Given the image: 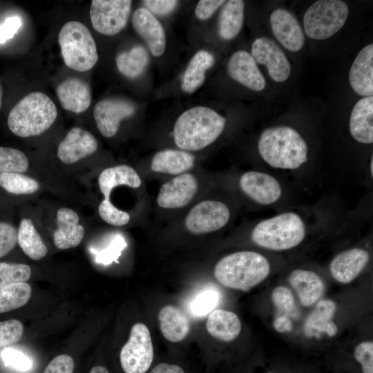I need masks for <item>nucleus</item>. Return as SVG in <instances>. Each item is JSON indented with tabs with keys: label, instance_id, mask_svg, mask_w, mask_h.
Listing matches in <instances>:
<instances>
[{
	"label": "nucleus",
	"instance_id": "obj_1",
	"mask_svg": "<svg viewBox=\"0 0 373 373\" xmlns=\"http://www.w3.org/2000/svg\"><path fill=\"white\" fill-rule=\"evenodd\" d=\"M258 150L262 160L276 169H296L308 160L305 140L296 130L287 126L265 129L259 137Z\"/></svg>",
	"mask_w": 373,
	"mask_h": 373
},
{
	"label": "nucleus",
	"instance_id": "obj_2",
	"mask_svg": "<svg viewBox=\"0 0 373 373\" xmlns=\"http://www.w3.org/2000/svg\"><path fill=\"white\" fill-rule=\"evenodd\" d=\"M226 119L206 106H195L183 112L173 128L177 146L183 151H198L214 142L222 133Z\"/></svg>",
	"mask_w": 373,
	"mask_h": 373
},
{
	"label": "nucleus",
	"instance_id": "obj_3",
	"mask_svg": "<svg viewBox=\"0 0 373 373\" xmlns=\"http://www.w3.org/2000/svg\"><path fill=\"white\" fill-rule=\"evenodd\" d=\"M270 265L262 254L251 251L230 254L214 267V276L224 287L247 291L269 274Z\"/></svg>",
	"mask_w": 373,
	"mask_h": 373
},
{
	"label": "nucleus",
	"instance_id": "obj_4",
	"mask_svg": "<svg viewBox=\"0 0 373 373\" xmlns=\"http://www.w3.org/2000/svg\"><path fill=\"white\" fill-rule=\"evenodd\" d=\"M57 117L55 103L46 94L35 91L19 100L8 117L10 130L21 137L37 136L47 131Z\"/></svg>",
	"mask_w": 373,
	"mask_h": 373
},
{
	"label": "nucleus",
	"instance_id": "obj_5",
	"mask_svg": "<svg viewBox=\"0 0 373 373\" xmlns=\"http://www.w3.org/2000/svg\"><path fill=\"white\" fill-rule=\"evenodd\" d=\"M305 233L302 218L294 212H285L258 222L251 238L259 247L272 251H284L300 245Z\"/></svg>",
	"mask_w": 373,
	"mask_h": 373
},
{
	"label": "nucleus",
	"instance_id": "obj_6",
	"mask_svg": "<svg viewBox=\"0 0 373 373\" xmlns=\"http://www.w3.org/2000/svg\"><path fill=\"white\" fill-rule=\"evenodd\" d=\"M58 41L66 65L76 71L85 72L94 67L98 60L95 41L82 23L70 21L61 28Z\"/></svg>",
	"mask_w": 373,
	"mask_h": 373
},
{
	"label": "nucleus",
	"instance_id": "obj_7",
	"mask_svg": "<svg viewBox=\"0 0 373 373\" xmlns=\"http://www.w3.org/2000/svg\"><path fill=\"white\" fill-rule=\"evenodd\" d=\"M348 15L349 8L343 1H316L304 14L305 32L312 39H327L343 28Z\"/></svg>",
	"mask_w": 373,
	"mask_h": 373
},
{
	"label": "nucleus",
	"instance_id": "obj_8",
	"mask_svg": "<svg viewBox=\"0 0 373 373\" xmlns=\"http://www.w3.org/2000/svg\"><path fill=\"white\" fill-rule=\"evenodd\" d=\"M154 352L149 328L142 323L134 324L127 342L122 347L119 361L125 373H146L153 361Z\"/></svg>",
	"mask_w": 373,
	"mask_h": 373
},
{
	"label": "nucleus",
	"instance_id": "obj_9",
	"mask_svg": "<svg viewBox=\"0 0 373 373\" xmlns=\"http://www.w3.org/2000/svg\"><path fill=\"white\" fill-rule=\"evenodd\" d=\"M131 6L130 0H93L90 17L93 28L107 36L118 34L126 26Z\"/></svg>",
	"mask_w": 373,
	"mask_h": 373
},
{
	"label": "nucleus",
	"instance_id": "obj_10",
	"mask_svg": "<svg viewBox=\"0 0 373 373\" xmlns=\"http://www.w3.org/2000/svg\"><path fill=\"white\" fill-rule=\"evenodd\" d=\"M229 218L230 211L226 204L216 200H204L190 210L185 226L191 233H207L224 227Z\"/></svg>",
	"mask_w": 373,
	"mask_h": 373
},
{
	"label": "nucleus",
	"instance_id": "obj_11",
	"mask_svg": "<svg viewBox=\"0 0 373 373\" xmlns=\"http://www.w3.org/2000/svg\"><path fill=\"white\" fill-rule=\"evenodd\" d=\"M251 56L256 63L265 65L276 82H285L290 76L291 64L280 47L271 39L261 37L251 45Z\"/></svg>",
	"mask_w": 373,
	"mask_h": 373
},
{
	"label": "nucleus",
	"instance_id": "obj_12",
	"mask_svg": "<svg viewBox=\"0 0 373 373\" xmlns=\"http://www.w3.org/2000/svg\"><path fill=\"white\" fill-rule=\"evenodd\" d=\"M135 110V106L129 101L107 98L95 104L93 116L100 133L111 137L117 133L121 122L134 115Z\"/></svg>",
	"mask_w": 373,
	"mask_h": 373
},
{
	"label": "nucleus",
	"instance_id": "obj_13",
	"mask_svg": "<svg viewBox=\"0 0 373 373\" xmlns=\"http://www.w3.org/2000/svg\"><path fill=\"white\" fill-rule=\"evenodd\" d=\"M239 183L242 191L258 204L269 205L281 198L282 188L279 182L268 173L247 171L241 175Z\"/></svg>",
	"mask_w": 373,
	"mask_h": 373
},
{
	"label": "nucleus",
	"instance_id": "obj_14",
	"mask_svg": "<svg viewBox=\"0 0 373 373\" xmlns=\"http://www.w3.org/2000/svg\"><path fill=\"white\" fill-rule=\"evenodd\" d=\"M198 182L191 173H184L167 181L161 186L157 204L164 209H177L188 204L198 191Z\"/></svg>",
	"mask_w": 373,
	"mask_h": 373
},
{
	"label": "nucleus",
	"instance_id": "obj_15",
	"mask_svg": "<svg viewBox=\"0 0 373 373\" xmlns=\"http://www.w3.org/2000/svg\"><path fill=\"white\" fill-rule=\"evenodd\" d=\"M276 39L288 50L298 52L305 44L303 30L296 17L284 8L274 10L269 18Z\"/></svg>",
	"mask_w": 373,
	"mask_h": 373
},
{
	"label": "nucleus",
	"instance_id": "obj_16",
	"mask_svg": "<svg viewBox=\"0 0 373 373\" xmlns=\"http://www.w3.org/2000/svg\"><path fill=\"white\" fill-rule=\"evenodd\" d=\"M95 137L80 127L71 128L57 148V156L64 163L70 164L93 154L97 149Z\"/></svg>",
	"mask_w": 373,
	"mask_h": 373
},
{
	"label": "nucleus",
	"instance_id": "obj_17",
	"mask_svg": "<svg viewBox=\"0 0 373 373\" xmlns=\"http://www.w3.org/2000/svg\"><path fill=\"white\" fill-rule=\"evenodd\" d=\"M230 77L244 86L261 91L265 87V79L251 55L245 50L236 51L227 64Z\"/></svg>",
	"mask_w": 373,
	"mask_h": 373
},
{
	"label": "nucleus",
	"instance_id": "obj_18",
	"mask_svg": "<svg viewBox=\"0 0 373 373\" xmlns=\"http://www.w3.org/2000/svg\"><path fill=\"white\" fill-rule=\"evenodd\" d=\"M132 24L136 32L146 41L154 56L160 57L164 52V30L153 14L145 8H139L133 14Z\"/></svg>",
	"mask_w": 373,
	"mask_h": 373
},
{
	"label": "nucleus",
	"instance_id": "obj_19",
	"mask_svg": "<svg viewBox=\"0 0 373 373\" xmlns=\"http://www.w3.org/2000/svg\"><path fill=\"white\" fill-rule=\"evenodd\" d=\"M369 253L361 248H352L338 254L331 261L329 271L338 283L347 284L354 280L365 267Z\"/></svg>",
	"mask_w": 373,
	"mask_h": 373
},
{
	"label": "nucleus",
	"instance_id": "obj_20",
	"mask_svg": "<svg viewBox=\"0 0 373 373\" xmlns=\"http://www.w3.org/2000/svg\"><path fill=\"white\" fill-rule=\"evenodd\" d=\"M353 90L363 97L373 94V44L364 46L355 57L349 72Z\"/></svg>",
	"mask_w": 373,
	"mask_h": 373
},
{
	"label": "nucleus",
	"instance_id": "obj_21",
	"mask_svg": "<svg viewBox=\"0 0 373 373\" xmlns=\"http://www.w3.org/2000/svg\"><path fill=\"white\" fill-rule=\"evenodd\" d=\"M56 93L63 108L75 113L84 112L91 103L90 86L79 78L70 77L61 82Z\"/></svg>",
	"mask_w": 373,
	"mask_h": 373
},
{
	"label": "nucleus",
	"instance_id": "obj_22",
	"mask_svg": "<svg viewBox=\"0 0 373 373\" xmlns=\"http://www.w3.org/2000/svg\"><path fill=\"white\" fill-rule=\"evenodd\" d=\"M79 221L78 214L71 209L62 207L57 211V229L53 237L57 248L64 250L74 248L80 244L85 231Z\"/></svg>",
	"mask_w": 373,
	"mask_h": 373
},
{
	"label": "nucleus",
	"instance_id": "obj_23",
	"mask_svg": "<svg viewBox=\"0 0 373 373\" xmlns=\"http://www.w3.org/2000/svg\"><path fill=\"white\" fill-rule=\"evenodd\" d=\"M352 137L358 142H373V97H364L354 106L350 117Z\"/></svg>",
	"mask_w": 373,
	"mask_h": 373
},
{
	"label": "nucleus",
	"instance_id": "obj_24",
	"mask_svg": "<svg viewBox=\"0 0 373 373\" xmlns=\"http://www.w3.org/2000/svg\"><path fill=\"white\" fill-rule=\"evenodd\" d=\"M288 281L302 305L306 307L316 303L324 293L325 286L322 279L310 270L295 269L289 274Z\"/></svg>",
	"mask_w": 373,
	"mask_h": 373
},
{
	"label": "nucleus",
	"instance_id": "obj_25",
	"mask_svg": "<svg viewBox=\"0 0 373 373\" xmlns=\"http://www.w3.org/2000/svg\"><path fill=\"white\" fill-rule=\"evenodd\" d=\"M336 309V305L333 300H318L305 323V334L307 337H319L321 334L334 336L338 327L332 320Z\"/></svg>",
	"mask_w": 373,
	"mask_h": 373
},
{
	"label": "nucleus",
	"instance_id": "obj_26",
	"mask_svg": "<svg viewBox=\"0 0 373 373\" xmlns=\"http://www.w3.org/2000/svg\"><path fill=\"white\" fill-rule=\"evenodd\" d=\"M206 328L208 333L215 338L229 342L238 336L242 329V324L236 313L222 309H216L209 314Z\"/></svg>",
	"mask_w": 373,
	"mask_h": 373
},
{
	"label": "nucleus",
	"instance_id": "obj_27",
	"mask_svg": "<svg viewBox=\"0 0 373 373\" xmlns=\"http://www.w3.org/2000/svg\"><path fill=\"white\" fill-rule=\"evenodd\" d=\"M160 328L163 336L171 342H180L190 332V323L186 314L178 307L167 305L158 313Z\"/></svg>",
	"mask_w": 373,
	"mask_h": 373
},
{
	"label": "nucleus",
	"instance_id": "obj_28",
	"mask_svg": "<svg viewBox=\"0 0 373 373\" xmlns=\"http://www.w3.org/2000/svg\"><path fill=\"white\" fill-rule=\"evenodd\" d=\"M194 162V155L185 151L165 149L153 156L151 169L155 173L180 175L191 169Z\"/></svg>",
	"mask_w": 373,
	"mask_h": 373
},
{
	"label": "nucleus",
	"instance_id": "obj_29",
	"mask_svg": "<svg viewBox=\"0 0 373 373\" xmlns=\"http://www.w3.org/2000/svg\"><path fill=\"white\" fill-rule=\"evenodd\" d=\"M100 191L104 199H109L112 190L119 185H126L136 189L142 181L135 170L125 164L107 168L102 171L98 178Z\"/></svg>",
	"mask_w": 373,
	"mask_h": 373
},
{
	"label": "nucleus",
	"instance_id": "obj_30",
	"mask_svg": "<svg viewBox=\"0 0 373 373\" xmlns=\"http://www.w3.org/2000/svg\"><path fill=\"white\" fill-rule=\"evenodd\" d=\"M215 63L213 54L207 50L197 52L191 59L182 77V88L192 93L200 88L205 79L206 71Z\"/></svg>",
	"mask_w": 373,
	"mask_h": 373
},
{
	"label": "nucleus",
	"instance_id": "obj_31",
	"mask_svg": "<svg viewBox=\"0 0 373 373\" xmlns=\"http://www.w3.org/2000/svg\"><path fill=\"white\" fill-rule=\"evenodd\" d=\"M244 10L243 1H225L218 21V33L221 38L231 40L239 34L243 24Z\"/></svg>",
	"mask_w": 373,
	"mask_h": 373
},
{
	"label": "nucleus",
	"instance_id": "obj_32",
	"mask_svg": "<svg viewBox=\"0 0 373 373\" xmlns=\"http://www.w3.org/2000/svg\"><path fill=\"white\" fill-rule=\"evenodd\" d=\"M17 243L23 253L32 260H39L47 254L46 245L32 220L28 218H23L20 222L17 230Z\"/></svg>",
	"mask_w": 373,
	"mask_h": 373
},
{
	"label": "nucleus",
	"instance_id": "obj_33",
	"mask_svg": "<svg viewBox=\"0 0 373 373\" xmlns=\"http://www.w3.org/2000/svg\"><path fill=\"white\" fill-rule=\"evenodd\" d=\"M149 62V55L142 46H135L131 50L119 53L116 57L119 72L129 79L138 77L145 70Z\"/></svg>",
	"mask_w": 373,
	"mask_h": 373
},
{
	"label": "nucleus",
	"instance_id": "obj_34",
	"mask_svg": "<svg viewBox=\"0 0 373 373\" xmlns=\"http://www.w3.org/2000/svg\"><path fill=\"white\" fill-rule=\"evenodd\" d=\"M31 287L26 282L0 288V314L25 305L31 296Z\"/></svg>",
	"mask_w": 373,
	"mask_h": 373
},
{
	"label": "nucleus",
	"instance_id": "obj_35",
	"mask_svg": "<svg viewBox=\"0 0 373 373\" xmlns=\"http://www.w3.org/2000/svg\"><path fill=\"white\" fill-rule=\"evenodd\" d=\"M0 186L8 193L24 195L36 192L39 185L35 179L20 173H0Z\"/></svg>",
	"mask_w": 373,
	"mask_h": 373
},
{
	"label": "nucleus",
	"instance_id": "obj_36",
	"mask_svg": "<svg viewBox=\"0 0 373 373\" xmlns=\"http://www.w3.org/2000/svg\"><path fill=\"white\" fill-rule=\"evenodd\" d=\"M220 298V294L212 288L198 292L189 305L191 314L195 318H202L209 314L217 307Z\"/></svg>",
	"mask_w": 373,
	"mask_h": 373
},
{
	"label": "nucleus",
	"instance_id": "obj_37",
	"mask_svg": "<svg viewBox=\"0 0 373 373\" xmlns=\"http://www.w3.org/2000/svg\"><path fill=\"white\" fill-rule=\"evenodd\" d=\"M29 166L26 155L21 151L0 146V173H22Z\"/></svg>",
	"mask_w": 373,
	"mask_h": 373
},
{
	"label": "nucleus",
	"instance_id": "obj_38",
	"mask_svg": "<svg viewBox=\"0 0 373 373\" xmlns=\"http://www.w3.org/2000/svg\"><path fill=\"white\" fill-rule=\"evenodd\" d=\"M30 267L25 264L0 262V288L29 280Z\"/></svg>",
	"mask_w": 373,
	"mask_h": 373
},
{
	"label": "nucleus",
	"instance_id": "obj_39",
	"mask_svg": "<svg viewBox=\"0 0 373 373\" xmlns=\"http://www.w3.org/2000/svg\"><path fill=\"white\" fill-rule=\"evenodd\" d=\"M5 365L12 370L27 372L33 367L32 360L25 353L14 348H6L1 352Z\"/></svg>",
	"mask_w": 373,
	"mask_h": 373
},
{
	"label": "nucleus",
	"instance_id": "obj_40",
	"mask_svg": "<svg viewBox=\"0 0 373 373\" xmlns=\"http://www.w3.org/2000/svg\"><path fill=\"white\" fill-rule=\"evenodd\" d=\"M98 213L104 222L114 226L125 225L130 220L129 214L115 207L109 199H104L101 202Z\"/></svg>",
	"mask_w": 373,
	"mask_h": 373
},
{
	"label": "nucleus",
	"instance_id": "obj_41",
	"mask_svg": "<svg viewBox=\"0 0 373 373\" xmlns=\"http://www.w3.org/2000/svg\"><path fill=\"white\" fill-rule=\"evenodd\" d=\"M23 333V324L18 320L0 321V349L18 342Z\"/></svg>",
	"mask_w": 373,
	"mask_h": 373
},
{
	"label": "nucleus",
	"instance_id": "obj_42",
	"mask_svg": "<svg viewBox=\"0 0 373 373\" xmlns=\"http://www.w3.org/2000/svg\"><path fill=\"white\" fill-rule=\"evenodd\" d=\"M271 298L274 305L282 315L287 316L295 309L293 294L286 287H276L273 290Z\"/></svg>",
	"mask_w": 373,
	"mask_h": 373
},
{
	"label": "nucleus",
	"instance_id": "obj_43",
	"mask_svg": "<svg viewBox=\"0 0 373 373\" xmlns=\"http://www.w3.org/2000/svg\"><path fill=\"white\" fill-rule=\"evenodd\" d=\"M17 243V230L10 224L0 221V258L7 255Z\"/></svg>",
	"mask_w": 373,
	"mask_h": 373
},
{
	"label": "nucleus",
	"instance_id": "obj_44",
	"mask_svg": "<svg viewBox=\"0 0 373 373\" xmlns=\"http://www.w3.org/2000/svg\"><path fill=\"white\" fill-rule=\"evenodd\" d=\"M354 357L361 364L363 373H373V343L363 341L354 350Z\"/></svg>",
	"mask_w": 373,
	"mask_h": 373
},
{
	"label": "nucleus",
	"instance_id": "obj_45",
	"mask_svg": "<svg viewBox=\"0 0 373 373\" xmlns=\"http://www.w3.org/2000/svg\"><path fill=\"white\" fill-rule=\"evenodd\" d=\"M124 246V240L119 236H116L115 240L108 247L99 252L93 253L95 256L96 261L103 264L111 263L119 256Z\"/></svg>",
	"mask_w": 373,
	"mask_h": 373
},
{
	"label": "nucleus",
	"instance_id": "obj_46",
	"mask_svg": "<svg viewBox=\"0 0 373 373\" xmlns=\"http://www.w3.org/2000/svg\"><path fill=\"white\" fill-rule=\"evenodd\" d=\"M74 361L68 354H60L52 358L44 373H73Z\"/></svg>",
	"mask_w": 373,
	"mask_h": 373
},
{
	"label": "nucleus",
	"instance_id": "obj_47",
	"mask_svg": "<svg viewBox=\"0 0 373 373\" xmlns=\"http://www.w3.org/2000/svg\"><path fill=\"white\" fill-rule=\"evenodd\" d=\"M143 4L145 6V8L152 14L162 16L171 12L176 7L178 1L146 0L143 1Z\"/></svg>",
	"mask_w": 373,
	"mask_h": 373
},
{
	"label": "nucleus",
	"instance_id": "obj_48",
	"mask_svg": "<svg viewBox=\"0 0 373 373\" xmlns=\"http://www.w3.org/2000/svg\"><path fill=\"white\" fill-rule=\"evenodd\" d=\"M224 3L221 0H201L195 7V16L200 20H207Z\"/></svg>",
	"mask_w": 373,
	"mask_h": 373
},
{
	"label": "nucleus",
	"instance_id": "obj_49",
	"mask_svg": "<svg viewBox=\"0 0 373 373\" xmlns=\"http://www.w3.org/2000/svg\"><path fill=\"white\" fill-rule=\"evenodd\" d=\"M21 26V21L19 17H8L0 25V44L12 39Z\"/></svg>",
	"mask_w": 373,
	"mask_h": 373
},
{
	"label": "nucleus",
	"instance_id": "obj_50",
	"mask_svg": "<svg viewBox=\"0 0 373 373\" xmlns=\"http://www.w3.org/2000/svg\"><path fill=\"white\" fill-rule=\"evenodd\" d=\"M150 373H185L180 365L168 363H160L156 365Z\"/></svg>",
	"mask_w": 373,
	"mask_h": 373
},
{
	"label": "nucleus",
	"instance_id": "obj_51",
	"mask_svg": "<svg viewBox=\"0 0 373 373\" xmlns=\"http://www.w3.org/2000/svg\"><path fill=\"white\" fill-rule=\"evenodd\" d=\"M273 326L278 332H286L291 329L292 323L287 316L280 315L275 319Z\"/></svg>",
	"mask_w": 373,
	"mask_h": 373
},
{
	"label": "nucleus",
	"instance_id": "obj_52",
	"mask_svg": "<svg viewBox=\"0 0 373 373\" xmlns=\"http://www.w3.org/2000/svg\"><path fill=\"white\" fill-rule=\"evenodd\" d=\"M89 373H110L109 371L104 367L97 365L93 367Z\"/></svg>",
	"mask_w": 373,
	"mask_h": 373
},
{
	"label": "nucleus",
	"instance_id": "obj_53",
	"mask_svg": "<svg viewBox=\"0 0 373 373\" xmlns=\"http://www.w3.org/2000/svg\"><path fill=\"white\" fill-rule=\"evenodd\" d=\"M2 97H3V89H2L1 84L0 83V109H1V104H2Z\"/></svg>",
	"mask_w": 373,
	"mask_h": 373
},
{
	"label": "nucleus",
	"instance_id": "obj_54",
	"mask_svg": "<svg viewBox=\"0 0 373 373\" xmlns=\"http://www.w3.org/2000/svg\"><path fill=\"white\" fill-rule=\"evenodd\" d=\"M372 165H373V157L372 156L371 157V161H370V173H371V175L372 176V174H373V168H372Z\"/></svg>",
	"mask_w": 373,
	"mask_h": 373
}]
</instances>
